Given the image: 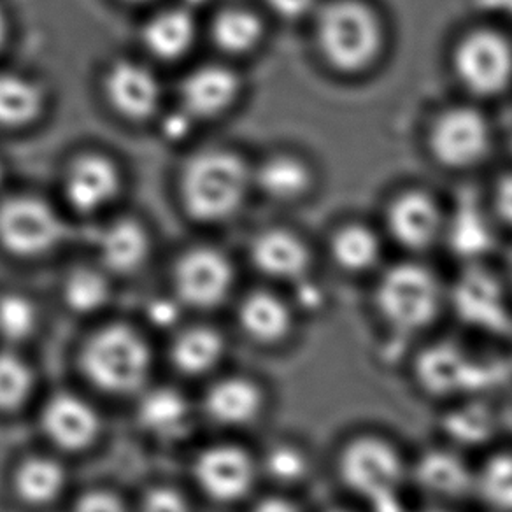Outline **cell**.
Returning a JSON list of instances; mask_svg holds the SVG:
<instances>
[{
	"label": "cell",
	"mask_w": 512,
	"mask_h": 512,
	"mask_svg": "<svg viewBox=\"0 0 512 512\" xmlns=\"http://www.w3.org/2000/svg\"><path fill=\"white\" fill-rule=\"evenodd\" d=\"M456 304L462 313L488 316L504 311V290L498 279L484 269L465 272L455 290Z\"/></svg>",
	"instance_id": "27"
},
{
	"label": "cell",
	"mask_w": 512,
	"mask_h": 512,
	"mask_svg": "<svg viewBox=\"0 0 512 512\" xmlns=\"http://www.w3.org/2000/svg\"><path fill=\"white\" fill-rule=\"evenodd\" d=\"M139 421L148 432L162 439H179L188 428L190 409L174 390L158 388L144 395L139 406Z\"/></svg>",
	"instance_id": "24"
},
{
	"label": "cell",
	"mask_w": 512,
	"mask_h": 512,
	"mask_svg": "<svg viewBox=\"0 0 512 512\" xmlns=\"http://www.w3.org/2000/svg\"><path fill=\"white\" fill-rule=\"evenodd\" d=\"M460 85L476 97H497L512 83V43L497 30H472L453 51Z\"/></svg>",
	"instance_id": "6"
},
{
	"label": "cell",
	"mask_w": 512,
	"mask_h": 512,
	"mask_svg": "<svg viewBox=\"0 0 512 512\" xmlns=\"http://www.w3.org/2000/svg\"><path fill=\"white\" fill-rule=\"evenodd\" d=\"M116 165L100 155H86L71 165L65 179V195L79 213H95L111 204L120 192Z\"/></svg>",
	"instance_id": "12"
},
{
	"label": "cell",
	"mask_w": 512,
	"mask_h": 512,
	"mask_svg": "<svg viewBox=\"0 0 512 512\" xmlns=\"http://www.w3.org/2000/svg\"><path fill=\"white\" fill-rule=\"evenodd\" d=\"M276 15L285 20H300L318 9V0H265Z\"/></svg>",
	"instance_id": "37"
},
{
	"label": "cell",
	"mask_w": 512,
	"mask_h": 512,
	"mask_svg": "<svg viewBox=\"0 0 512 512\" xmlns=\"http://www.w3.org/2000/svg\"><path fill=\"white\" fill-rule=\"evenodd\" d=\"M143 512H190L185 498L172 490L153 491L146 498Z\"/></svg>",
	"instance_id": "36"
},
{
	"label": "cell",
	"mask_w": 512,
	"mask_h": 512,
	"mask_svg": "<svg viewBox=\"0 0 512 512\" xmlns=\"http://www.w3.org/2000/svg\"><path fill=\"white\" fill-rule=\"evenodd\" d=\"M493 134L483 113L469 106L444 109L435 118L428 146L435 160L451 171H465L490 155Z\"/></svg>",
	"instance_id": "7"
},
{
	"label": "cell",
	"mask_w": 512,
	"mask_h": 512,
	"mask_svg": "<svg viewBox=\"0 0 512 512\" xmlns=\"http://www.w3.org/2000/svg\"><path fill=\"white\" fill-rule=\"evenodd\" d=\"M327 512H355V511H351V509H346V507H334V509H328Z\"/></svg>",
	"instance_id": "44"
},
{
	"label": "cell",
	"mask_w": 512,
	"mask_h": 512,
	"mask_svg": "<svg viewBox=\"0 0 512 512\" xmlns=\"http://www.w3.org/2000/svg\"><path fill=\"white\" fill-rule=\"evenodd\" d=\"M253 512H300V509L288 498L269 497L256 504Z\"/></svg>",
	"instance_id": "41"
},
{
	"label": "cell",
	"mask_w": 512,
	"mask_h": 512,
	"mask_svg": "<svg viewBox=\"0 0 512 512\" xmlns=\"http://www.w3.org/2000/svg\"><path fill=\"white\" fill-rule=\"evenodd\" d=\"M444 234H448L455 255L467 260L481 258L493 246L490 223L484 218L481 209L467 199L460 200L455 213L444 221Z\"/></svg>",
	"instance_id": "23"
},
{
	"label": "cell",
	"mask_w": 512,
	"mask_h": 512,
	"mask_svg": "<svg viewBox=\"0 0 512 512\" xmlns=\"http://www.w3.org/2000/svg\"><path fill=\"white\" fill-rule=\"evenodd\" d=\"M213 34L221 50L242 55L255 50L260 44L264 37V25L258 16L249 11L230 9L216 18Z\"/></svg>",
	"instance_id": "29"
},
{
	"label": "cell",
	"mask_w": 512,
	"mask_h": 512,
	"mask_svg": "<svg viewBox=\"0 0 512 512\" xmlns=\"http://www.w3.org/2000/svg\"><path fill=\"white\" fill-rule=\"evenodd\" d=\"M64 484V469L48 458L23 463L16 476V488L30 504H48L60 495Z\"/></svg>",
	"instance_id": "30"
},
{
	"label": "cell",
	"mask_w": 512,
	"mask_h": 512,
	"mask_svg": "<svg viewBox=\"0 0 512 512\" xmlns=\"http://www.w3.org/2000/svg\"><path fill=\"white\" fill-rule=\"evenodd\" d=\"M174 316H176V309L169 304H157V306L151 307V321H155V325H160V327L171 325Z\"/></svg>",
	"instance_id": "42"
},
{
	"label": "cell",
	"mask_w": 512,
	"mask_h": 512,
	"mask_svg": "<svg viewBox=\"0 0 512 512\" xmlns=\"http://www.w3.org/2000/svg\"><path fill=\"white\" fill-rule=\"evenodd\" d=\"M195 476L207 495L232 502L244 497L255 481V465L241 448L207 449L195 463Z\"/></svg>",
	"instance_id": "11"
},
{
	"label": "cell",
	"mask_w": 512,
	"mask_h": 512,
	"mask_svg": "<svg viewBox=\"0 0 512 512\" xmlns=\"http://www.w3.org/2000/svg\"><path fill=\"white\" fill-rule=\"evenodd\" d=\"M36 325V311L29 300L20 295L0 299V335L11 341L25 339Z\"/></svg>",
	"instance_id": "34"
},
{
	"label": "cell",
	"mask_w": 512,
	"mask_h": 512,
	"mask_svg": "<svg viewBox=\"0 0 512 512\" xmlns=\"http://www.w3.org/2000/svg\"><path fill=\"white\" fill-rule=\"evenodd\" d=\"M195 41V23L192 16L181 9L165 11L155 16L144 29L146 48L162 60H176L192 48Z\"/></svg>",
	"instance_id": "25"
},
{
	"label": "cell",
	"mask_w": 512,
	"mask_h": 512,
	"mask_svg": "<svg viewBox=\"0 0 512 512\" xmlns=\"http://www.w3.org/2000/svg\"><path fill=\"white\" fill-rule=\"evenodd\" d=\"M255 181L267 197L279 202H293L311 192L314 176L304 160L292 155H278L260 165Z\"/></svg>",
	"instance_id": "19"
},
{
	"label": "cell",
	"mask_w": 512,
	"mask_h": 512,
	"mask_svg": "<svg viewBox=\"0 0 512 512\" xmlns=\"http://www.w3.org/2000/svg\"><path fill=\"white\" fill-rule=\"evenodd\" d=\"M239 316L242 328L260 342L281 341L293 327L290 307L272 293L256 292L249 295L242 304Z\"/></svg>",
	"instance_id": "22"
},
{
	"label": "cell",
	"mask_w": 512,
	"mask_h": 512,
	"mask_svg": "<svg viewBox=\"0 0 512 512\" xmlns=\"http://www.w3.org/2000/svg\"><path fill=\"white\" fill-rule=\"evenodd\" d=\"M76 512H127L118 498L106 491H93L79 500Z\"/></svg>",
	"instance_id": "38"
},
{
	"label": "cell",
	"mask_w": 512,
	"mask_h": 512,
	"mask_svg": "<svg viewBox=\"0 0 512 512\" xmlns=\"http://www.w3.org/2000/svg\"><path fill=\"white\" fill-rule=\"evenodd\" d=\"M439 202L427 192L407 190L390 202L386 225L393 239L411 251L432 248L444 232Z\"/></svg>",
	"instance_id": "9"
},
{
	"label": "cell",
	"mask_w": 512,
	"mask_h": 512,
	"mask_svg": "<svg viewBox=\"0 0 512 512\" xmlns=\"http://www.w3.org/2000/svg\"><path fill=\"white\" fill-rule=\"evenodd\" d=\"M0 181H2V167H0Z\"/></svg>",
	"instance_id": "46"
},
{
	"label": "cell",
	"mask_w": 512,
	"mask_h": 512,
	"mask_svg": "<svg viewBox=\"0 0 512 512\" xmlns=\"http://www.w3.org/2000/svg\"><path fill=\"white\" fill-rule=\"evenodd\" d=\"M83 369L106 392H134L150 372V351L130 328L109 327L86 344Z\"/></svg>",
	"instance_id": "5"
},
{
	"label": "cell",
	"mask_w": 512,
	"mask_h": 512,
	"mask_svg": "<svg viewBox=\"0 0 512 512\" xmlns=\"http://www.w3.org/2000/svg\"><path fill=\"white\" fill-rule=\"evenodd\" d=\"M409 476L423 493L442 500H455L474 491V472L460 456L444 449H434L409 463Z\"/></svg>",
	"instance_id": "14"
},
{
	"label": "cell",
	"mask_w": 512,
	"mask_h": 512,
	"mask_svg": "<svg viewBox=\"0 0 512 512\" xmlns=\"http://www.w3.org/2000/svg\"><path fill=\"white\" fill-rule=\"evenodd\" d=\"M251 260L258 271L279 281H302L311 269V253L297 235L267 230L251 246Z\"/></svg>",
	"instance_id": "15"
},
{
	"label": "cell",
	"mask_w": 512,
	"mask_h": 512,
	"mask_svg": "<svg viewBox=\"0 0 512 512\" xmlns=\"http://www.w3.org/2000/svg\"><path fill=\"white\" fill-rule=\"evenodd\" d=\"M6 36H8V22H6L4 13L0 11V48H2V44L6 41Z\"/></svg>",
	"instance_id": "43"
},
{
	"label": "cell",
	"mask_w": 512,
	"mask_h": 512,
	"mask_svg": "<svg viewBox=\"0 0 512 512\" xmlns=\"http://www.w3.org/2000/svg\"><path fill=\"white\" fill-rule=\"evenodd\" d=\"M420 512H448V511H444V509H425V511H420Z\"/></svg>",
	"instance_id": "45"
},
{
	"label": "cell",
	"mask_w": 512,
	"mask_h": 512,
	"mask_svg": "<svg viewBox=\"0 0 512 512\" xmlns=\"http://www.w3.org/2000/svg\"><path fill=\"white\" fill-rule=\"evenodd\" d=\"M472 6L486 15L512 20V0H472Z\"/></svg>",
	"instance_id": "40"
},
{
	"label": "cell",
	"mask_w": 512,
	"mask_h": 512,
	"mask_svg": "<svg viewBox=\"0 0 512 512\" xmlns=\"http://www.w3.org/2000/svg\"><path fill=\"white\" fill-rule=\"evenodd\" d=\"M106 95L111 106L130 120H146L160 104V85L153 72L134 62H120L107 72Z\"/></svg>",
	"instance_id": "13"
},
{
	"label": "cell",
	"mask_w": 512,
	"mask_h": 512,
	"mask_svg": "<svg viewBox=\"0 0 512 512\" xmlns=\"http://www.w3.org/2000/svg\"><path fill=\"white\" fill-rule=\"evenodd\" d=\"M444 304L434 272L420 264H397L383 272L374 290V307L384 325L414 335L432 327Z\"/></svg>",
	"instance_id": "4"
},
{
	"label": "cell",
	"mask_w": 512,
	"mask_h": 512,
	"mask_svg": "<svg viewBox=\"0 0 512 512\" xmlns=\"http://www.w3.org/2000/svg\"><path fill=\"white\" fill-rule=\"evenodd\" d=\"M30 377L27 365L16 356L0 355V409H13L29 397Z\"/></svg>",
	"instance_id": "33"
},
{
	"label": "cell",
	"mask_w": 512,
	"mask_h": 512,
	"mask_svg": "<svg viewBox=\"0 0 512 512\" xmlns=\"http://www.w3.org/2000/svg\"><path fill=\"white\" fill-rule=\"evenodd\" d=\"M495 207L502 220L512 227V172L498 181L495 190Z\"/></svg>",
	"instance_id": "39"
},
{
	"label": "cell",
	"mask_w": 512,
	"mask_h": 512,
	"mask_svg": "<svg viewBox=\"0 0 512 512\" xmlns=\"http://www.w3.org/2000/svg\"><path fill=\"white\" fill-rule=\"evenodd\" d=\"M109 299V285L106 279L95 271L81 269L67 279L65 300L79 313H92L104 306Z\"/></svg>",
	"instance_id": "32"
},
{
	"label": "cell",
	"mask_w": 512,
	"mask_h": 512,
	"mask_svg": "<svg viewBox=\"0 0 512 512\" xmlns=\"http://www.w3.org/2000/svg\"><path fill=\"white\" fill-rule=\"evenodd\" d=\"M262 404L264 397L258 386L242 377L214 384L207 393V413L225 425H242L255 420L262 411Z\"/></svg>",
	"instance_id": "18"
},
{
	"label": "cell",
	"mask_w": 512,
	"mask_h": 512,
	"mask_svg": "<svg viewBox=\"0 0 512 512\" xmlns=\"http://www.w3.org/2000/svg\"><path fill=\"white\" fill-rule=\"evenodd\" d=\"M223 355L220 335L209 328H193L174 344V362L186 374H204L213 369Z\"/></svg>",
	"instance_id": "28"
},
{
	"label": "cell",
	"mask_w": 512,
	"mask_h": 512,
	"mask_svg": "<svg viewBox=\"0 0 512 512\" xmlns=\"http://www.w3.org/2000/svg\"><path fill=\"white\" fill-rule=\"evenodd\" d=\"M265 470L279 483H297L306 476L309 460L302 449L292 444H279L265 456Z\"/></svg>",
	"instance_id": "35"
},
{
	"label": "cell",
	"mask_w": 512,
	"mask_h": 512,
	"mask_svg": "<svg viewBox=\"0 0 512 512\" xmlns=\"http://www.w3.org/2000/svg\"><path fill=\"white\" fill-rule=\"evenodd\" d=\"M44 432L65 449H83L95 439L99 418L85 400L58 395L43 413Z\"/></svg>",
	"instance_id": "17"
},
{
	"label": "cell",
	"mask_w": 512,
	"mask_h": 512,
	"mask_svg": "<svg viewBox=\"0 0 512 512\" xmlns=\"http://www.w3.org/2000/svg\"><path fill=\"white\" fill-rule=\"evenodd\" d=\"M241 83L234 72L221 65H207L193 71L181 86V100L188 113L211 118L232 106Z\"/></svg>",
	"instance_id": "16"
},
{
	"label": "cell",
	"mask_w": 512,
	"mask_h": 512,
	"mask_svg": "<svg viewBox=\"0 0 512 512\" xmlns=\"http://www.w3.org/2000/svg\"><path fill=\"white\" fill-rule=\"evenodd\" d=\"M330 255L335 265L348 274L372 271L383 255L381 239L362 223L342 225L330 241Z\"/></svg>",
	"instance_id": "20"
},
{
	"label": "cell",
	"mask_w": 512,
	"mask_h": 512,
	"mask_svg": "<svg viewBox=\"0 0 512 512\" xmlns=\"http://www.w3.org/2000/svg\"><path fill=\"white\" fill-rule=\"evenodd\" d=\"M316 43L334 71L360 74L383 53V23L363 0H332L318 9Z\"/></svg>",
	"instance_id": "1"
},
{
	"label": "cell",
	"mask_w": 512,
	"mask_h": 512,
	"mask_svg": "<svg viewBox=\"0 0 512 512\" xmlns=\"http://www.w3.org/2000/svg\"><path fill=\"white\" fill-rule=\"evenodd\" d=\"M232 267L214 249H193L176 269V286L181 299L195 307H214L227 297L232 286Z\"/></svg>",
	"instance_id": "10"
},
{
	"label": "cell",
	"mask_w": 512,
	"mask_h": 512,
	"mask_svg": "<svg viewBox=\"0 0 512 512\" xmlns=\"http://www.w3.org/2000/svg\"><path fill=\"white\" fill-rule=\"evenodd\" d=\"M43 92L30 79L0 74V125L23 127L43 111Z\"/></svg>",
	"instance_id": "26"
},
{
	"label": "cell",
	"mask_w": 512,
	"mask_h": 512,
	"mask_svg": "<svg viewBox=\"0 0 512 512\" xmlns=\"http://www.w3.org/2000/svg\"><path fill=\"white\" fill-rule=\"evenodd\" d=\"M335 479L342 488L376 504L399 495L409 477V462L399 444L379 432H356L335 451Z\"/></svg>",
	"instance_id": "2"
},
{
	"label": "cell",
	"mask_w": 512,
	"mask_h": 512,
	"mask_svg": "<svg viewBox=\"0 0 512 512\" xmlns=\"http://www.w3.org/2000/svg\"><path fill=\"white\" fill-rule=\"evenodd\" d=\"M99 253L111 271L132 272L146 260L150 241L137 221H114L100 235Z\"/></svg>",
	"instance_id": "21"
},
{
	"label": "cell",
	"mask_w": 512,
	"mask_h": 512,
	"mask_svg": "<svg viewBox=\"0 0 512 512\" xmlns=\"http://www.w3.org/2000/svg\"><path fill=\"white\" fill-rule=\"evenodd\" d=\"M474 491L481 493L491 507L512 512V453L490 458L479 474H474Z\"/></svg>",
	"instance_id": "31"
},
{
	"label": "cell",
	"mask_w": 512,
	"mask_h": 512,
	"mask_svg": "<svg viewBox=\"0 0 512 512\" xmlns=\"http://www.w3.org/2000/svg\"><path fill=\"white\" fill-rule=\"evenodd\" d=\"M251 179L241 157L230 151H204L183 169L181 199L195 220L218 223L241 209Z\"/></svg>",
	"instance_id": "3"
},
{
	"label": "cell",
	"mask_w": 512,
	"mask_h": 512,
	"mask_svg": "<svg viewBox=\"0 0 512 512\" xmlns=\"http://www.w3.org/2000/svg\"><path fill=\"white\" fill-rule=\"evenodd\" d=\"M62 221L50 206L32 197H16L0 206V242L11 253L36 256L62 239Z\"/></svg>",
	"instance_id": "8"
}]
</instances>
